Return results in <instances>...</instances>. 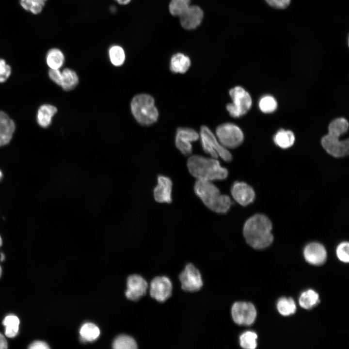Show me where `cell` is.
<instances>
[{"instance_id": "obj_1", "label": "cell", "mask_w": 349, "mask_h": 349, "mask_svg": "<svg viewBox=\"0 0 349 349\" xmlns=\"http://www.w3.org/2000/svg\"><path fill=\"white\" fill-rule=\"evenodd\" d=\"M272 223L270 220L262 214H255L245 222L243 233L246 242L252 247L261 249L269 246L272 242Z\"/></svg>"}, {"instance_id": "obj_2", "label": "cell", "mask_w": 349, "mask_h": 349, "mask_svg": "<svg viewBox=\"0 0 349 349\" xmlns=\"http://www.w3.org/2000/svg\"><path fill=\"white\" fill-rule=\"evenodd\" d=\"M187 165L190 173L197 180H222L228 175V170L222 166L217 159L212 157L193 155L188 159Z\"/></svg>"}, {"instance_id": "obj_3", "label": "cell", "mask_w": 349, "mask_h": 349, "mask_svg": "<svg viewBox=\"0 0 349 349\" xmlns=\"http://www.w3.org/2000/svg\"><path fill=\"white\" fill-rule=\"evenodd\" d=\"M194 190L204 204L217 213H226L232 204L229 196L221 194L219 189L211 181L197 180Z\"/></svg>"}, {"instance_id": "obj_4", "label": "cell", "mask_w": 349, "mask_h": 349, "mask_svg": "<svg viewBox=\"0 0 349 349\" xmlns=\"http://www.w3.org/2000/svg\"><path fill=\"white\" fill-rule=\"evenodd\" d=\"M132 113L141 124L150 125L155 123L159 117V111L152 96L145 94L135 96L131 103Z\"/></svg>"}, {"instance_id": "obj_5", "label": "cell", "mask_w": 349, "mask_h": 349, "mask_svg": "<svg viewBox=\"0 0 349 349\" xmlns=\"http://www.w3.org/2000/svg\"><path fill=\"white\" fill-rule=\"evenodd\" d=\"M232 103L226 106V110L233 117L238 118L245 114L251 109L252 99L249 93L240 86H235L229 91Z\"/></svg>"}, {"instance_id": "obj_6", "label": "cell", "mask_w": 349, "mask_h": 349, "mask_svg": "<svg viewBox=\"0 0 349 349\" xmlns=\"http://www.w3.org/2000/svg\"><path fill=\"white\" fill-rule=\"evenodd\" d=\"M200 136L202 146L206 153L215 159H217L219 156L226 162L232 160L231 154L221 144L207 127H201Z\"/></svg>"}, {"instance_id": "obj_7", "label": "cell", "mask_w": 349, "mask_h": 349, "mask_svg": "<svg viewBox=\"0 0 349 349\" xmlns=\"http://www.w3.org/2000/svg\"><path fill=\"white\" fill-rule=\"evenodd\" d=\"M218 141L226 148H235L243 142L244 134L237 125L225 123L219 125L216 129Z\"/></svg>"}, {"instance_id": "obj_8", "label": "cell", "mask_w": 349, "mask_h": 349, "mask_svg": "<svg viewBox=\"0 0 349 349\" xmlns=\"http://www.w3.org/2000/svg\"><path fill=\"white\" fill-rule=\"evenodd\" d=\"M231 312L233 321L239 325H251L256 317L255 308L251 302H235L232 306Z\"/></svg>"}, {"instance_id": "obj_9", "label": "cell", "mask_w": 349, "mask_h": 349, "mask_svg": "<svg viewBox=\"0 0 349 349\" xmlns=\"http://www.w3.org/2000/svg\"><path fill=\"white\" fill-rule=\"evenodd\" d=\"M179 279L182 288L186 291H197L203 286L202 278L199 270L191 263L186 266L180 273Z\"/></svg>"}, {"instance_id": "obj_10", "label": "cell", "mask_w": 349, "mask_h": 349, "mask_svg": "<svg viewBox=\"0 0 349 349\" xmlns=\"http://www.w3.org/2000/svg\"><path fill=\"white\" fill-rule=\"evenodd\" d=\"M340 137L327 134L321 139V144L325 151L335 158L345 157L349 154V139L340 140Z\"/></svg>"}, {"instance_id": "obj_11", "label": "cell", "mask_w": 349, "mask_h": 349, "mask_svg": "<svg viewBox=\"0 0 349 349\" xmlns=\"http://www.w3.org/2000/svg\"><path fill=\"white\" fill-rule=\"evenodd\" d=\"M197 132L192 128L179 127L175 137V143L177 148L185 156L190 155L192 152L191 142L199 139Z\"/></svg>"}, {"instance_id": "obj_12", "label": "cell", "mask_w": 349, "mask_h": 349, "mask_svg": "<svg viewBox=\"0 0 349 349\" xmlns=\"http://www.w3.org/2000/svg\"><path fill=\"white\" fill-rule=\"evenodd\" d=\"M172 284L170 279L164 276H158L151 282L150 295L159 302H164L171 295Z\"/></svg>"}, {"instance_id": "obj_13", "label": "cell", "mask_w": 349, "mask_h": 349, "mask_svg": "<svg viewBox=\"0 0 349 349\" xmlns=\"http://www.w3.org/2000/svg\"><path fill=\"white\" fill-rule=\"evenodd\" d=\"M231 193L233 199L242 206L250 204L255 198L253 189L244 182H235L231 186Z\"/></svg>"}, {"instance_id": "obj_14", "label": "cell", "mask_w": 349, "mask_h": 349, "mask_svg": "<svg viewBox=\"0 0 349 349\" xmlns=\"http://www.w3.org/2000/svg\"><path fill=\"white\" fill-rule=\"evenodd\" d=\"M147 287V283L142 276L137 274L130 275L127 280L126 296L130 300H138L145 294Z\"/></svg>"}, {"instance_id": "obj_15", "label": "cell", "mask_w": 349, "mask_h": 349, "mask_svg": "<svg viewBox=\"0 0 349 349\" xmlns=\"http://www.w3.org/2000/svg\"><path fill=\"white\" fill-rule=\"evenodd\" d=\"M204 16L202 10L197 5H190L179 16L182 27L188 30L197 28Z\"/></svg>"}, {"instance_id": "obj_16", "label": "cell", "mask_w": 349, "mask_h": 349, "mask_svg": "<svg viewBox=\"0 0 349 349\" xmlns=\"http://www.w3.org/2000/svg\"><path fill=\"white\" fill-rule=\"evenodd\" d=\"M172 181L164 175H159L157 178V185L153 190L155 200L161 203H171L172 199Z\"/></svg>"}, {"instance_id": "obj_17", "label": "cell", "mask_w": 349, "mask_h": 349, "mask_svg": "<svg viewBox=\"0 0 349 349\" xmlns=\"http://www.w3.org/2000/svg\"><path fill=\"white\" fill-rule=\"evenodd\" d=\"M303 254L306 261L314 265L324 263L327 256L325 248L317 242H312L307 245L304 248Z\"/></svg>"}, {"instance_id": "obj_18", "label": "cell", "mask_w": 349, "mask_h": 349, "mask_svg": "<svg viewBox=\"0 0 349 349\" xmlns=\"http://www.w3.org/2000/svg\"><path fill=\"white\" fill-rule=\"evenodd\" d=\"M15 128L14 122L5 112L0 111V146L10 142Z\"/></svg>"}, {"instance_id": "obj_19", "label": "cell", "mask_w": 349, "mask_h": 349, "mask_svg": "<svg viewBox=\"0 0 349 349\" xmlns=\"http://www.w3.org/2000/svg\"><path fill=\"white\" fill-rule=\"evenodd\" d=\"M190 64V58L187 55L177 53L171 57L170 69L174 73H184L189 69Z\"/></svg>"}, {"instance_id": "obj_20", "label": "cell", "mask_w": 349, "mask_h": 349, "mask_svg": "<svg viewBox=\"0 0 349 349\" xmlns=\"http://www.w3.org/2000/svg\"><path fill=\"white\" fill-rule=\"evenodd\" d=\"M57 108L51 105L44 104L38 110L36 119L38 125L42 127L46 128L51 124L52 118L57 112Z\"/></svg>"}, {"instance_id": "obj_21", "label": "cell", "mask_w": 349, "mask_h": 349, "mask_svg": "<svg viewBox=\"0 0 349 349\" xmlns=\"http://www.w3.org/2000/svg\"><path fill=\"white\" fill-rule=\"evenodd\" d=\"M79 334L82 341L92 342L98 337L100 330L95 324L87 322L81 326L79 330Z\"/></svg>"}, {"instance_id": "obj_22", "label": "cell", "mask_w": 349, "mask_h": 349, "mask_svg": "<svg viewBox=\"0 0 349 349\" xmlns=\"http://www.w3.org/2000/svg\"><path fill=\"white\" fill-rule=\"evenodd\" d=\"M275 143L280 147L286 149L290 147L295 142V136L290 130L281 129L278 131L273 138Z\"/></svg>"}, {"instance_id": "obj_23", "label": "cell", "mask_w": 349, "mask_h": 349, "mask_svg": "<svg viewBox=\"0 0 349 349\" xmlns=\"http://www.w3.org/2000/svg\"><path fill=\"white\" fill-rule=\"evenodd\" d=\"M46 62L50 69H59L64 62V56L58 48L50 49L46 55Z\"/></svg>"}, {"instance_id": "obj_24", "label": "cell", "mask_w": 349, "mask_h": 349, "mask_svg": "<svg viewBox=\"0 0 349 349\" xmlns=\"http://www.w3.org/2000/svg\"><path fill=\"white\" fill-rule=\"evenodd\" d=\"M20 321L15 315L7 316L2 321L3 325L5 327V335L9 338H13L18 333Z\"/></svg>"}, {"instance_id": "obj_25", "label": "cell", "mask_w": 349, "mask_h": 349, "mask_svg": "<svg viewBox=\"0 0 349 349\" xmlns=\"http://www.w3.org/2000/svg\"><path fill=\"white\" fill-rule=\"evenodd\" d=\"M62 74L61 86L65 91L74 89L78 84L79 79L77 74L73 70L65 68Z\"/></svg>"}, {"instance_id": "obj_26", "label": "cell", "mask_w": 349, "mask_h": 349, "mask_svg": "<svg viewBox=\"0 0 349 349\" xmlns=\"http://www.w3.org/2000/svg\"><path fill=\"white\" fill-rule=\"evenodd\" d=\"M349 128V123L344 118H338L330 124L328 127V133L332 135L341 137L346 133Z\"/></svg>"}, {"instance_id": "obj_27", "label": "cell", "mask_w": 349, "mask_h": 349, "mask_svg": "<svg viewBox=\"0 0 349 349\" xmlns=\"http://www.w3.org/2000/svg\"><path fill=\"white\" fill-rule=\"evenodd\" d=\"M318 294L314 290L309 289L304 291L299 298V304L304 309H309L314 306L318 301Z\"/></svg>"}, {"instance_id": "obj_28", "label": "cell", "mask_w": 349, "mask_h": 349, "mask_svg": "<svg viewBox=\"0 0 349 349\" xmlns=\"http://www.w3.org/2000/svg\"><path fill=\"white\" fill-rule=\"evenodd\" d=\"M277 308L280 314L287 316L295 312L296 305L292 298H282L277 302Z\"/></svg>"}, {"instance_id": "obj_29", "label": "cell", "mask_w": 349, "mask_h": 349, "mask_svg": "<svg viewBox=\"0 0 349 349\" xmlns=\"http://www.w3.org/2000/svg\"><path fill=\"white\" fill-rule=\"evenodd\" d=\"M109 55L111 63L114 66L122 65L125 60L126 56L123 48L119 45H113L109 50Z\"/></svg>"}, {"instance_id": "obj_30", "label": "cell", "mask_w": 349, "mask_h": 349, "mask_svg": "<svg viewBox=\"0 0 349 349\" xmlns=\"http://www.w3.org/2000/svg\"><path fill=\"white\" fill-rule=\"evenodd\" d=\"M112 347L115 349H135L137 348V345L132 337L122 334L115 339Z\"/></svg>"}, {"instance_id": "obj_31", "label": "cell", "mask_w": 349, "mask_h": 349, "mask_svg": "<svg viewBox=\"0 0 349 349\" xmlns=\"http://www.w3.org/2000/svg\"><path fill=\"white\" fill-rule=\"evenodd\" d=\"M256 333L252 331H246L242 333L239 337L240 346L245 349H254L257 346Z\"/></svg>"}, {"instance_id": "obj_32", "label": "cell", "mask_w": 349, "mask_h": 349, "mask_svg": "<svg viewBox=\"0 0 349 349\" xmlns=\"http://www.w3.org/2000/svg\"><path fill=\"white\" fill-rule=\"evenodd\" d=\"M46 1L47 0H20V3L26 10L34 14H37L41 12Z\"/></svg>"}, {"instance_id": "obj_33", "label": "cell", "mask_w": 349, "mask_h": 349, "mask_svg": "<svg viewBox=\"0 0 349 349\" xmlns=\"http://www.w3.org/2000/svg\"><path fill=\"white\" fill-rule=\"evenodd\" d=\"M191 0H171L169 9L174 16H179L190 6Z\"/></svg>"}, {"instance_id": "obj_34", "label": "cell", "mask_w": 349, "mask_h": 349, "mask_svg": "<svg viewBox=\"0 0 349 349\" xmlns=\"http://www.w3.org/2000/svg\"><path fill=\"white\" fill-rule=\"evenodd\" d=\"M277 107L276 99L271 95L262 97L259 102V107L264 113H270L275 111Z\"/></svg>"}, {"instance_id": "obj_35", "label": "cell", "mask_w": 349, "mask_h": 349, "mask_svg": "<svg viewBox=\"0 0 349 349\" xmlns=\"http://www.w3.org/2000/svg\"><path fill=\"white\" fill-rule=\"evenodd\" d=\"M349 244L348 242L340 243L337 247L336 254L340 260L345 263L349 261Z\"/></svg>"}, {"instance_id": "obj_36", "label": "cell", "mask_w": 349, "mask_h": 349, "mask_svg": "<svg viewBox=\"0 0 349 349\" xmlns=\"http://www.w3.org/2000/svg\"><path fill=\"white\" fill-rule=\"evenodd\" d=\"M11 74V68L4 60L0 59V82H5Z\"/></svg>"}, {"instance_id": "obj_37", "label": "cell", "mask_w": 349, "mask_h": 349, "mask_svg": "<svg viewBox=\"0 0 349 349\" xmlns=\"http://www.w3.org/2000/svg\"><path fill=\"white\" fill-rule=\"evenodd\" d=\"M271 6L278 9L286 8L290 4L291 0H265Z\"/></svg>"}, {"instance_id": "obj_38", "label": "cell", "mask_w": 349, "mask_h": 349, "mask_svg": "<svg viewBox=\"0 0 349 349\" xmlns=\"http://www.w3.org/2000/svg\"><path fill=\"white\" fill-rule=\"evenodd\" d=\"M48 75L53 82L61 86L62 74L59 69H50L48 71Z\"/></svg>"}, {"instance_id": "obj_39", "label": "cell", "mask_w": 349, "mask_h": 349, "mask_svg": "<svg viewBox=\"0 0 349 349\" xmlns=\"http://www.w3.org/2000/svg\"><path fill=\"white\" fill-rule=\"evenodd\" d=\"M28 348L31 349H48L50 348L45 342L42 341H36L32 343L29 346Z\"/></svg>"}, {"instance_id": "obj_40", "label": "cell", "mask_w": 349, "mask_h": 349, "mask_svg": "<svg viewBox=\"0 0 349 349\" xmlns=\"http://www.w3.org/2000/svg\"><path fill=\"white\" fill-rule=\"evenodd\" d=\"M8 348V344L5 337L0 333V349H6Z\"/></svg>"}, {"instance_id": "obj_41", "label": "cell", "mask_w": 349, "mask_h": 349, "mask_svg": "<svg viewBox=\"0 0 349 349\" xmlns=\"http://www.w3.org/2000/svg\"><path fill=\"white\" fill-rule=\"evenodd\" d=\"M118 4L120 5H127L129 4L132 0H115Z\"/></svg>"}, {"instance_id": "obj_42", "label": "cell", "mask_w": 349, "mask_h": 349, "mask_svg": "<svg viewBox=\"0 0 349 349\" xmlns=\"http://www.w3.org/2000/svg\"><path fill=\"white\" fill-rule=\"evenodd\" d=\"M0 259H1V261H3L4 260V255L2 254H1Z\"/></svg>"}, {"instance_id": "obj_43", "label": "cell", "mask_w": 349, "mask_h": 349, "mask_svg": "<svg viewBox=\"0 0 349 349\" xmlns=\"http://www.w3.org/2000/svg\"><path fill=\"white\" fill-rule=\"evenodd\" d=\"M1 245H2V239L0 236V247L1 246Z\"/></svg>"}, {"instance_id": "obj_44", "label": "cell", "mask_w": 349, "mask_h": 349, "mask_svg": "<svg viewBox=\"0 0 349 349\" xmlns=\"http://www.w3.org/2000/svg\"><path fill=\"white\" fill-rule=\"evenodd\" d=\"M1 272H2V270H1V267H0V277L1 275Z\"/></svg>"}, {"instance_id": "obj_45", "label": "cell", "mask_w": 349, "mask_h": 349, "mask_svg": "<svg viewBox=\"0 0 349 349\" xmlns=\"http://www.w3.org/2000/svg\"><path fill=\"white\" fill-rule=\"evenodd\" d=\"M1 177H2V173H1V171H0V179H1Z\"/></svg>"}]
</instances>
